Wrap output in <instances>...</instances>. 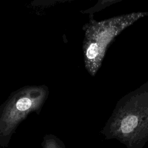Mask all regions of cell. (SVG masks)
Segmentation results:
<instances>
[{"label":"cell","instance_id":"7a4b0ae2","mask_svg":"<svg viewBox=\"0 0 148 148\" xmlns=\"http://www.w3.org/2000/svg\"><path fill=\"white\" fill-rule=\"evenodd\" d=\"M41 145L42 148H66L63 142L53 134L45 135Z\"/></svg>","mask_w":148,"mask_h":148},{"label":"cell","instance_id":"6da1fadb","mask_svg":"<svg viewBox=\"0 0 148 148\" xmlns=\"http://www.w3.org/2000/svg\"><path fill=\"white\" fill-rule=\"evenodd\" d=\"M49 95L45 86H31L13 92L0 108V147H8L20 123L39 111Z\"/></svg>","mask_w":148,"mask_h":148}]
</instances>
